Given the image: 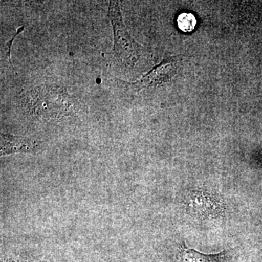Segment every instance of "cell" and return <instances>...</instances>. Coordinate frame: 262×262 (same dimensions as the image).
<instances>
[{
    "label": "cell",
    "mask_w": 262,
    "mask_h": 262,
    "mask_svg": "<svg viewBox=\"0 0 262 262\" xmlns=\"http://www.w3.org/2000/svg\"><path fill=\"white\" fill-rule=\"evenodd\" d=\"M33 115L47 118H61L73 115L77 102L65 90L55 86H42L33 90L24 99Z\"/></svg>",
    "instance_id": "cell-1"
},
{
    "label": "cell",
    "mask_w": 262,
    "mask_h": 262,
    "mask_svg": "<svg viewBox=\"0 0 262 262\" xmlns=\"http://www.w3.org/2000/svg\"><path fill=\"white\" fill-rule=\"evenodd\" d=\"M108 17L113 25L115 39L114 51L117 58L124 65L133 67L139 58V46L130 37L124 25L119 2H110Z\"/></svg>",
    "instance_id": "cell-2"
},
{
    "label": "cell",
    "mask_w": 262,
    "mask_h": 262,
    "mask_svg": "<svg viewBox=\"0 0 262 262\" xmlns=\"http://www.w3.org/2000/svg\"><path fill=\"white\" fill-rule=\"evenodd\" d=\"M185 205L190 214L201 220L218 218L225 212V205L220 196L205 189L189 192Z\"/></svg>",
    "instance_id": "cell-3"
},
{
    "label": "cell",
    "mask_w": 262,
    "mask_h": 262,
    "mask_svg": "<svg viewBox=\"0 0 262 262\" xmlns=\"http://www.w3.org/2000/svg\"><path fill=\"white\" fill-rule=\"evenodd\" d=\"M177 70V63L173 58H165L159 64L155 66L149 72L143 75L139 80L129 84L139 91L166 83L175 76Z\"/></svg>",
    "instance_id": "cell-4"
},
{
    "label": "cell",
    "mask_w": 262,
    "mask_h": 262,
    "mask_svg": "<svg viewBox=\"0 0 262 262\" xmlns=\"http://www.w3.org/2000/svg\"><path fill=\"white\" fill-rule=\"evenodd\" d=\"M40 141L30 138L1 134L0 155L5 156L14 153H34L40 149Z\"/></svg>",
    "instance_id": "cell-5"
},
{
    "label": "cell",
    "mask_w": 262,
    "mask_h": 262,
    "mask_svg": "<svg viewBox=\"0 0 262 262\" xmlns=\"http://www.w3.org/2000/svg\"><path fill=\"white\" fill-rule=\"evenodd\" d=\"M228 250L214 254H206L188 248L184 242L181 244L177 256V262H230Z\"/></svg>",
    "instance_id": "cell-6"
},
{
    "label": "cell",
    "mask_w": 262,
    "mask_h": 262,
    "mask_svg": "<svg viewBox=\"0 0 262 262\" xmlns=\"http://www.w3.org/2000/svg\"><path fill=\"white\" fill-rule=\"evenodd\" d=\"M196 22L194 15L190 13H183L178 18L179 28L184 32H191L195 27Z\"/></svg>",
    "instance_id": "cell-7"
},
{
    "label": "cell",
    "mask_w": 262,
    "mask_h": 262,
    "mask_svg": "<svg viewBox=\"0 0 262 262\" xmlns=\"http://www.w3.org/2000/svg\"><path fill=\"white\" fill-rule=\"evenodd\" d=\"M24 30V27H20L19 28L17 29L16 32H15V34H13V37H11V39H8L6 43H5L4 48H3V51H4V55L8 58V61H9L10 67L13 69V70H15L14 67H13V63L11 62V58H10V51H11V47L13 46V43L14 42L15 37L18 35L20 33H21Z\"/></svg>",
    "instance_id": "cell-8"
}]
</instances>
